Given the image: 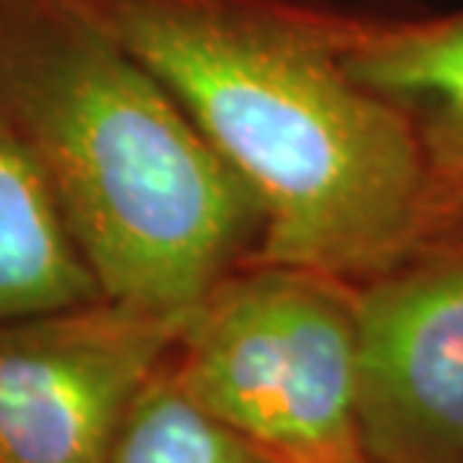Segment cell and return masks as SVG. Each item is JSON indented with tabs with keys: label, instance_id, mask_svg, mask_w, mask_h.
<instances>
[{
	"label": "cell",
	"instance_id": "6da1fadb",
	"mask_svg": "<svg viewBox=\"0 0 463 463\" xmlns=\"http://www.w3.org/2000/svg\"><path fill=\"white\" fill-rule=\"evenodd\" d=\"M133 52L256 199L250 262L358 286L439 223L419 129L352 76L326 0H72Z\"/></svg>",
	"mask_w": 463,
	"mask_h": 463
},
{
	"label": "cell",
	"instance_id": "7a4b0ae2",
	"mask_svg": "<svg viewBox=\"0 0 463 463\" xmlns=\"http://www.w3.org/2000/svg\"><path fill=\"white\" fill-rule=\"evenodd\" d=\"M0 120L103 298L187 317L256 253V199L169 88L72 0H0Z\"/></svg>",
	"mask_w": 463,
	"mask_h": 463
},
{
	"label": "cell",
	"instance_id": "3957f363",
	"mask_svg": "<svg viewBox=\"0 0 463 463\" xmlns=\"http://www.w3.org/2000/svg\"><path fill=\"white\" fill-rule=\"evenodd\" d=\"M172 370L202 410L271 463H340L358 442L352 286L247 262L190 313Z\"/></svg>",
	"mask_w": 463,
	"mask_h": 463
},
{
	"label": "cell",
	"instance_id": "277c9868",
	"mask_svg": "<svg viewBox=\"0 0 463 463\" xmlns=\"http://www.w3.org/2000/svg\"><path fill=\"white\" fill-rule=\"evenodd\" d=\"M187 317L94 298L0 326V463H112Z\"/></svg>",
	"mask_w": 463,
	"mask_h": 463
},
{
	"label": "cell",
	"instance_id": "5b68a950",
	"mask_svg": "<svg viewBox=\"0 0 463 463\" xmlns=\"http://www.w3.org/2000/svg\"><path fill=\"white\" fill-rule=\"evenodd\" d=\"M370 463H463V214L352 286Z\"/></svg>",
	"mask_w": 463,
	"mask_h": 463
},
{
	"label": "cell",
	"instance_id": "8992f818",
	"mask_svg": "<svg viewBox=\"0 0 463 463\" xmlns=\"http://www.w3.org/2000/svg\"><path fill=\"white\" fill-rule=\"evenodd\" d=\"M346 63L412 120L439 184L463 172V9L403 22L349 15Z\"/></svg>",
	"mask_w": 463,
	"mask_h": 463
},
{
	"label": "cell",
	"instance_id": "52a82bcc",
	"mask_svg": "<svg viewBox=\"0 0 463 463\" xmlns=\"http://www.w3.org/2000/svg\"><path fill=\"white\" fill-rule=\"evenodd\" d=\"M103 298L43 175L0 120V326Z\"/></svg>",
	"mask_w": 463,
	"mask_h": 463
},
{
	"label": "cell",
	"instance_id": "ba28073f",
	"mask_svg": "<svg viewBox=\"0 0 463 463\" xmlns=\"http://www.w3.org/2000/svg\"><path fill=\"white\" fill-rule=\"evenodd\" d=\"M112 463H271L184 392L172 355L138 388L120 421Z\"/></svg>",
	"mask_w": 463,
	"mask_h": 463
},
{
	"label": "cell",
	"instance_id": "9c48e42d",
	"mask_svg": "<svg viewBox=\"0 0 463 463\" xmlns=\"http://www.w3.org/2000/svg\"><path fill=\"white\" fill-rule=\"evenodd\" d=\"M439 202H442L446 217L463 214V172L451 175V178H446L439 184Z\"/></svg>",
	"mask_w": 463,
	"mask_h": 463
},
{
	"label": "cell",
	"instance_id": "30bf717a",
	"mask_svg": "<svg viewBox=\"0 0 463 463\" xmlns=\"http://www.w3.org/2000/svg\"><path fill=\"white\" fill-rule=\"evenodd\" d=\"M340 463H370L364 455H358V458H349V460H340Z\"/></svg>",
	"mask_w": 463,
	"mask_h": 463
}]
</instances>
